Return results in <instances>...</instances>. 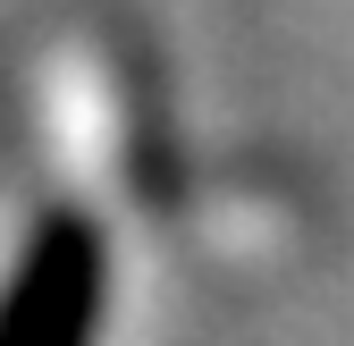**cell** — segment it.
I'll use <instances>...</instances> for the list:
<instances>
[{"instance_id":"obj_1","label":"cell","mask_w":354,"mask_h":346,"mask_svg":"<svg viewBox=\"0 0 354 346\" xmlns=\"http://www.w3.org/2000/svg\"><path fill=\"white\" fill-rule=\"evenodd\" d=\"M110 313V237L93 211H42L9 287H0V346H93Z\"/></svg>"}]
</instances>
